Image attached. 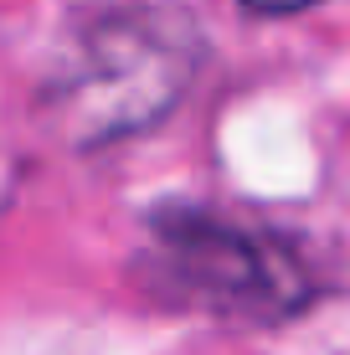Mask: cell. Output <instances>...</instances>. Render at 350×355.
I'll return each mask as SVG.
<instances>
[{"label": "cell", "instance_id": "1", "mask_svg": "<svg viewBox=\"0 0 350 355\" xmlns=\"http://www.w3.org/2000/svg\"><path fill=\"white\" fill-rule=\"evenodd\" d=\"M201 67V26L180 6H119L78 31L46 108L78 150L160 124Z\"/></svg>", "mask_w": 350, "mask_h": 355}, {"label": "cell", "instance_id": "2", "mask_svg": "<svg viewBox=\"0 0 350 355\" xmlns=\"http://www.w3.org/2000/svg\"><path fill=\"white\" fill-rule=\"evenodd\" d=\"M150 284L243 324H279L315 299V278L288 242L196 206H165L150 222Z\"/></svg>", "mask_w": 350, "mask_h": 355}, {"label": "cell", "instance_id": "3", "mask_svg": "<svg viewBox=\"0 0 350 355\" xmlns=\"http://www.w3.org/2000/svg\"><path fill=\"white\" fill-rule=\"evenodd\" d=\"M247 10H258V16H294V10H309L320 6V0H243Z\"/></svg>", "mask_w": 350, "mask_h": 355}]
</instances>
